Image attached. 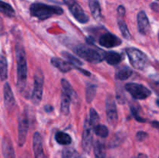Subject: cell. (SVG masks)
<instances>
[{
  "label": "cell",
  "instance_id": "603a6c76",
  "mask_svg": "<svg viewBox=\"0 0 159 158\" xmlns=\"http://www.w3.org/2000/svg\"><path fill=\"white\" fill-rule=\"evenodd\" d=\"M94 153L95 158H106L105 147L99 140H96L94 144Z\"/></svg>",
  "mask_w": 159,
  "mask_h": 158
},
{
  "label": "cell",
  "instance_id": "7a4b0ae2",
  "mask_svg": "<svg viewBox=\"0 0 159 158\" xmlns=\"http://www.w3.org/2000/svg\"><path fill=\"white\" fill-rule=\"evenodd\" d=\"M30 12L32 16L43 20L51 18L54 15H61L63 13V9L59 6L35 2L33 3L30 7Z\"/></svg>",
  "mask_w": 159,
  "mask_h": 158
},
{
  "label": "cell",
  "instance_id": "4dcf8cb0",
  "mask_svg": "<svg viewBox=\"0 0 159 158\" xmlns=\"http://www.w3.org/2000/svg\"><path fill=\"white\" fill-rule=\"evenodd\" d=\"M130 110H131L132 116L134 117V119H136L137 121H138V122H146V119H144V118H142L141 116H140L139 110H138L136 107L131 106L130 107Z\"/></svg>",
  "mask_w": 159,
  "mask_h": 158
},
{
  "label": "cell",
  "instance_id": "b9f144b4",
  "mask_svg": "<svg viewBox=\"0 0 159 158\" xmlns=\"http://www.w3.org/2000/svg\"><path fill=\"white\" fill-rule=\"evenodd\" d=\"M158 158H159V156H158Z\"/></svg>",
  "mask_w": 159,
  "mask_h": 158
},
{
  "label": "cell",
  "instance_id": "8fae6325",
  "mask_svg": "<svg viewBox=\"0 0 159 158\" xmlns=\"http://www.w3.org/2000/svg\"><path fill=\"white\" fill-rule=\"evenodd\" d=\"M33 149H34V157L46 158L43 149V141L42 137L38 132H36L33 137Z\"/></svg>",
  "mask_w": 159,
  "mask_h": 158
},
{
  "label": "cell",
  "instance_id": "8d00e7d4",
  "mask_svg": "<svg viewBox=\"0 0 159 158\" xmlns=\"http://www.w3.org/2000/svg\"><path fill=\"white\" fill-rule=\"evenodd\" d=\"M137 158H148V156L144 153H139Z\"/></svg>",
  "mask_w": 159,
  "mask_h": 158
},
{
  "label": "cell",
  "instance_id": "7c38bea8",
  "mask_svg": "<svg viewBox=\"0 0 159 158\" xmlns=\"http://www.w3.org/2000/svg\"><path fill=\"white\" fill-rule=\"evenodd\" d=\"M3 95H4L5 106L9 111H11L13 109L15 106L16 101L10 85L8 82L5 83L4 87H3Z\"/></svg>",
  "mask_w": 159,
  "mask_h": 158
},
{
  "label": "cell",
  "instance_id": "7bdbcfd3",
  "mask_svg": "<svg viewBox=\"0 0 159 158\" xmlns=\"http://www.w3.org/2000/svg\"></svg>",
  "mask_w": 159,
  "mask_h": 158
},
{
  "label": "cell",
  "instance_id": "d6a6232c",
  "mask_svg": "<svg viewBox=\"0 0 159 158\" xmlns=\"http://www.w3.org/2000/svg\"><path fill=\"white\" fill-rule=\"evenodd\" d=\"M117 12H118V13H119L120 15H124V14H125V12H126L124 6H118Z\"/></svg>",
  "mask_w": 159,
  "mask_h": 158
},
{
  "label": "cell",
  "instance_id": "83f0119b",
  "mask_svg": "<svg viewBox=\"0 0 159 158\" xmlns=\"http://www.w3.org/2000/svg\"><path fill=\"white\" fill-rule=\"evenodd\" d=\"M94 132L98 136L102 138H106L109 135V130L107 127L104 125H97L94 127Z\"/></svg>",
  "mask_w": 159,
  "mask_h": 158
},
{
  "label": "cell",
  "instance_id": "cb8c5ba5",
  "mask_svg": "<svg viewBox=\"0 0 159 158\" xmlns=\"http://www.w3.org/2000/svg\"><path fill=\"white\" fill-rule=\"evenodd\" d=\"M61 54L68 60V63L71 64L73 67H79L83 65V63L79 59H78L77 57H75L74 55L70 54V53L66 52V51H63V52H61Z\"/></svg>",
  "mask_w": 159,
  "mask_h": 158
},
{
  "label": "cell",
  "instance_id": "e0dca14e",
  "mask_svg": "<svg viewBox=\"0 0 159 158\" xmlns=\"http://www.w3.org/2000/svg\"><path fill=\"white\" fill-rule=\"evenodd\" d=\"M71 102V99H70L69 96L62 91L61 98V112L64 116H68L69 114Z\"/></svg>",
  "mask_w": 159,
  "mask_h": 158
},
{
  "label": "cell",
  "instance_id": "6da1fadb",
  "mask_svg": "<svg viewBox=\"0 0 159 158\" xmlns=\"http://www.w3.org/2000/svg\"><path fill=\"white\" fill-rule=\"evenodd\" d=\"M16 59L17 64V88L23 92L26 88L27 79V61L26 53L23 46L17 44L16 46Z\"/></svg>",
  "mask_w": 159,
  "mask_h": 158
},
{
  "label": "cell",
  "instance_id": "5bb4252c",
  "mask_svg": "<svg viewBox=\"0 0 159 158\" xmlns=\"http://www.w3.org/2000/svg\"><path fill=\"white\" fill-rule=\"evenodd\" d=\"M2 150L4 158H16L15 151L10 139L4 136L2 141Z\"/></svg>",
  "mask_w": 159,
  "mask_h": 158
},
{
  "label": "cell",
  "instance_id": "5b68a950",
  "mask_svg": "<svg viewBox=\"0 0 159 158\" xmlns=\"http://www.w3.org/2000/svg\"><path fill=\"white\" fill-rule=\"evenodd\" d=\"M43 75L40 70H37L34 74V89H33L31 101L34 105H40L43 95Z\"/></svg>",
  "mask_w": 159,
  "mask_h": 158
},
{
  "label": "cell",
  "instance_id": "ba28073f",
  "mask_svg": "<svg viewBox=\"0 0 159 158\" xmlns=\"http://www.w3.org/2000/svg\"><path fill=\"white\" fill-rule=\"evenodd\" d=\"M106 112H107V121L109 124L115 126L117 123L118 114L116 102L113 98L110 95H109L106 100Z\"/></svg>",
  "mask_w": 159,
  "mask_h": 158
},
{
  "label": "cell",
  "instance_id": "ffe728a7",
  "mask_svg": "<svg viewBox=\"0 0 159 158\" xmlns=\"http://www.w3.org/2000/svg\"><path fill=\"white\" fill-rule=\"evenodd\" d=\"M133 74V71L130 69L128 67L125 66L123 67V68H120L117 71H116V74H115V77L117 80L120 81H124L128 79L130 76Z\"/></svg>",
  "mask_w": 159,
  "mask_h": 158
},
{
  "label": "cell",
  "instance_id": "f1b7e54d",
  "mask_svg": "<svg viewBox=\"0 0 159 158\" xmlns=\"http://www.w3.org/2000/svg\"><path fill=\"white\" fill-rule=\"evenodd\" d=\"M79 153L71 148H65L62 152L61 158H77Z\"/></svg>",
  "mask_w": 159,
  "mask_h": 158
},
{
  "label": "cell",
  "instance_id": "4316f807",
  "mask_svg": "<svg viewBox=\"0 0 159 158\" xmlns=\"http://www.w3.org/2000/svg\"><path fill=\"white\" fill-rule=\"evenodd\" d=\"M118 26H119L120 30L123 37L127 39V40H130L131 39V34H130V31L128 30V28H127L125 22L123 20H118Z\"/></svg>",
  "mask_w": 159,
  "mask_h": 158
},
{
  "label": "cell",
  "instance_id": "52a82bcc",
  "mask_svg": "<svg viewBox=\"0 0 159 158\" xmlns=\"http://www.w3.org/2000/svg\"><path fill=\"white\" fill-rule=\"evenodd\" d=\"M93 126L90 122L89 119H85L84 122L83 133H82V146L84 151L89 153L93 147Z\"/></svg>",
  "mask_w": 159,
  "mask_h": 158
},
{
  "label": "cell",
  "instance_id": "f546056e",
  "mask_svg": "<svg viewBox=\"0 0 159 158\" xmlns=\"http://www.w3.org/2000/svg\"><path fill=\"white\" fill-rule=\"evenodd\" d=\"M89 116H90L89 120H90V122H91L92 125H93V127H95L97 125H99V116L94 108H91V109H90Z\"/></svg>",
  "mask_w": 159,
  "mask_h": 158
},
{
  "label": "cell",
  "instance_id": "277c9868",
  "mask_svg": "<svg viewBox=\"0 0 159 158\" xmlns=\"http://www.w3.org/2000/svg\"><path fill=\"white\" fill-rule=\"evenodd\" d=\"M130 63L132 66L138 70H144L148 64V57L140 50L137 48H127L126 49Z\"/></svg>",
  "mask_w": 159,
  "mask_h": 158
},
{
  "label": "cell",
  "instance_id": "d4e9b609",
  "mask_svg": "<svg viewBox=\"0 0 159 158\" xmlns=\"http://www.w3.org/2000/svg\"><path fill=\"white\" fill-rule=\"evenodd\" d=\"M0 9H1V12H2L4 15H6V16H15V11H14L13 8H12L9 4L5 2L1 1V2H0Z\"/></svg>",
  "mask_w": 159,
  "mask_h": 158
},
{
  "label": "cell",
  "instance_id": "8992f818",
  "mask_svg": "<svg viewBox=\"0 0 159 158\" xmlns=\"http://www.w3.org/2000/svg\"><path fill=\"white\" fill-rule=\"evenodd\" d=\"M125 89L135 99L143 100L152 94V91L143 85L138 83H128L125 85Z\"/></svg>",
  "mask_w": 159,
  "mask_h": 158
},
{
  "label": "cell",
  "instance_id": "ac0fdd59",
  "mask_svg": "<svg viewBox=\"0 0 159 158\" xmlns=\"http://www.w3.org/2000/svg\"><path fill=\"white\" fill-rule=\"evenodd\" d=\"M89 5L91 13L95 20H99L102 17V12H101L100 4L98 0H89Z\"/></svg>",
  "mask_w": 159,
  "mask_h": 158
},
{
  "label": "cell",
  "instance_id": "f35d334b",
  "mask_svg": "<svg viewBox=\"0 0 159 158\" xmlns=\"http://www.w3.org/2000/svg\"><path fill=\"white\" fill-rule=\"evenodd\" d=\"M23 158H28V157H27V156H24V157H23Z\"/></svg>",
  "mask_w": 159,
  "mask_h": 158
},
{
  "label": "cell",
  "instance_id": "44dd1931",
  "mask_svg": "<svg viewBox=\"0 0 159 158\" xmlns=\"http://www.w3.org/2000/svg\"><path fill=\"white\" fill-rule=\"evenodd\" d=\"M55 139L57 143L64 146L69 145L72 141L70 135L66 133H64V132H57L55 134Z\"/></svg>",
  "mask_w": 159,
  "mask_h": 158
},
{
  "label": "cell",
  "instance_id": "4fadbf2b",
  "mask_svg": "<svg viewBox=\"0 0 159 158\" xmlns=\"http://www.w3.org/2000/svg\"><path fill=\"white\" fill-rule=\"evenodd\" d=\"M138 30L143 35H147L150 32V23L144 11H140L138 14Z\"/></svg>",
  "mask_w": 159,
  "mask_h": 158
},
{
  "label": "cell",
  "instance_id": "3957f363",
  "mask_svg": "<svg viewBox=\"0 0 159 158\" xmlns=\"http://www.w3.org/2000/svg\"><path fill=\"white\" fill-rule=\"evenodd\" d=\"M75 53L83 60L92 64H99L103 60V55L98 50L85 45H79L74 49Z\"/></svg>",
  "mask_w": 159,
  "mask_h": 158
},
{
  "label": "cell",
  "instance_id": "9a60e30c",
  "mask_svg": "<svg viewBox=\"0 0 159 158\" xmlns=\"http://www.w3.org/2000/svg\"><path fill=\"white\" fill-rule=\"evenodd\" d=\"M51 63L53 66L55 67L59 71L64 73H67L70 71L72 69L73 67L71 66V64L68 63V62L65 61V60H61L60 58H57V57H53L51 60Z\"/></svg>",
  "mask_w": 159,
  "mask_h": 158
},
{
  "label": "cell",
  "instance_id": "1f68e13d",
  "mask_svg": "<svg viewBox=\"0 0 159 158\" xmlns=\"http://www.w3.org/2000/svg\"><path fill=\"white\" fill-rule=\"evenodd\" d=\"M148 137V133L145 132L143 131H139L136 134V138L138 141H144L146 138Z\"/></svg>",
  "mask_w": 159,
  "mask_h": 158
},
{
  "label": "cell",
  "instance_id": "60d3db41",
  "mask_svg": "<svg viewBox=\"0 0 159 158\" xmlns=\"http://www.w3.org/2000/svg\"><path fill=\"white\" fill-rule=\"evenodd\" d=\"M158 39H159V36H158Z\"/></svg>",
  "mask_w": 159,
  "mask_h": 158
},
{
  "label": "cell",
  "instance_id": "d6986e66",
  "mask_svg": "<svg viewBox=\"0 0 159 158\" xmlns=\"http://www.w3.org/2000/svg\"><path fill=\"white\" fill-rule=\"evenodd\" d=\"M61 87L62 89H63V91L65 93V94H68L70 97V99H71V101H75L77 99L78 96L77 94H76L75 91L73 89L72 86L71 85V84L65 78H62L61 81Z\"/></svg>",
  "mask_w": 159,
  "mask_h": 158
},
{
  "label": "cell",
  "instance_id": "74e56055",
  "mask_svg": "<svg viewBox=\"0 0 159 158\" xmlns=\"http://www.w3.org/2000/svg\"><path fill=\"white\" fill-rule=\"evenodd\" d=\"M156 103H157V105L159 107V98L156 100Z\"/></svg>",
  "mask_w": 159,
  "mask_h": 158
},
{
  "label": "cell",
  "instance_id": "484cf974",
  "mask_svg": "<svg viewBox=\"0 0 159 158\" xmlns=\"http://www.w3.org/2000/svg\"><path fill=\"white\" fill-rule=\"evenodd\" d=\"M0 72H1L2 81H5L8 77V67L7 60L3 55L1 56V60H0Z\"/></svg>",
  "mask_w": 159,
  "mask_h": 158
},
{
  "label": "cell",
  "instance_id": "d590c367",
  "mask_svg": "<svg viewBox=\"0 0 159 158\" xmlns=\"http://www.w3.org/2000/svg\"><path fill=\"white\" fill-rule=\"evenodd\" d=\"M53 109H54L53 107L50 105H47L44 106V110L45 112H51L53 111Z\"/></svg>",
  "mask_w": 159,
  "mask_h": 158
},
{
  "label": "cell",
  "instance_id": "836d02e7",
  "mask_svg": "<svg viewBox=\"0 0 159 158\" xmlns=\"http://www.w3.org/2000/svg\"><path fill=\"white\" fill-rule=\"evenodd\" d=\"M151 124H152V127H154V128L159 131V121H152Z\"/></svg>",
  "mask_w": 159,
  "mask_h": 158
},
{
  "label": "cell",
  "instance_id": "7402d4cb",
  "mask_svg": "<svg viewBox=\"0 0 159 158\" xmlns=\"http://www.w3.org/2000/svg\"><path fill=\"white\" fill-rule=\"evenodd\" d=\"M97 86L93 84H88L85 88V99L88 103H91L96 94Z\"/></svg>",
  "mask_w": 159,
  "mask_h": 158
},
{
  "label": "cell",
  "instance_id": "2e32d148",
  "mask_svg": "<svg viewBox=\"0 0 159 158\" xmlns=\"http://www.w3.org/2000/svg\"><path fill=\"white\" fill-rule=\"evenodd\" d=\"M103 58L110 65H117L122 60V56L116 51H108L104 53Z\"/></svg>",
  "mask_w": 159,
  "mask_h": 158
},
{
  "label": "cell",
  "instance_id": "30bf717a",
  "mask_svg": "<svg viewBox=\"0 0 159 158\" xmlns=\"http://www.w3.org/2000/svg\"><path fill=\"white\" fill-rule=\"evenodd\" d=\"M99 43L101 46L106 48H113L118 46L122 43L120 39L114 34L107 33L102 34L99 39Z\"/></svg>",
  "mask_w": 159,
  "mask_h": 158
},
{
  "label": "cell",
  "instance_id": "e575fe53",
  "mask_svg": "<svg viewBox=\"0 0 159 158\" xmlns=\"http://www.w3.org/2000/svg\"><path fill=\"white\" fill-rule=\"evenodd\" d=\"M151 8L155 12H159V6L157 3H152L151 4Z\"/></svg>",
  "mask_w": 159,
  "mask_h": 158
},
{
  "label": "cell",
  "instance_id": "9c48e42d",
  "mask_svg": "<svg viewBox=\"0 0 159 158\" xmlns=\"http://www.w3.org/2000/svg\"><path fill=\"white\" fill-rule=\"evenodd\" d=\"M29 123V119L26 114L20 116L18 122V144L20 147H23L26 142Z\"/></svg>",
  "mask_w": 159,
  "mask_h": 158
},
{
  "label": "cell",
  "instance_id": "ab89813d",
  "mask_svg": "<svg viewBox=\"0 0 159 158\" xmlns=\"http://www.w3.org/2000/svg\"><path fill=\"white\" fill-rule=\"evenodd\" d=\"M157 1H159V0H157Z\"/></svg>",
  "mask_w": 159,
  "mask_h": 158
}]
</instances>
